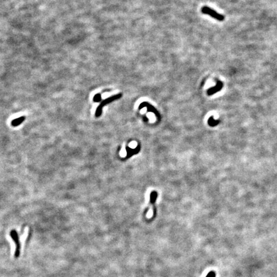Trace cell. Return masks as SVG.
<instances>
[{
    "label": "cell",
    "mask_w": 277,
    "mask_h": 277,
    "mask_svg": "<svg viewBox=\"0 0 277 277\" xmlns=\"http://www.w3.org/2000/svg\"><path fill=\"white\" fill-rule=\"evenodd\" d=\"M121 96H122L121 94H118L112 96H110V97H109V98H108L107 99H105V100H103V102H102V103L100 104V105H99V106L97 107V109L96 110L95 116L96 117H100L102 114V109L105 106V105H107L110 103L111 102H114L115 100H118V99L121 98Z\"/></svg>",
    "instance_id": "1"
},
{
    "label": "cell",
    "mask_w": 277,
    "mask_h": 277,
    "mask_svg": "<svg viewBox=\"0 0 277 277\" xmlns=\"http://www.w3.org/2000/svg\"><path fill=\"white\" fill-rule=\"evenodd\" d=\"M201 12L204 14H208L212 17L217 19L220 21H223L225 19V17L223 15L219 14L217 12H216L212 9H210L208 6H203L201 9Z\"/></svg>",
    "instance_id": "2"
},
{
    "label": "cell",
    "mask_w": 277,
    "mask_h": 277,
    "mask_svg": "<svg viewBox=\"0 0 277 277\" xmlns=\"http://www.w3.org/2000/svg\"><path fill=\"white\" fill-rule=\"evenodd\" d=\"M10 235L12 237V240L14 241V243L16 244L15 258H18L19 255H20V251H21V243H20V241H19V237L18 234L16 232V230H12L10 233Z\"/></svg>",
    "instance_id": "3"
},
{
    "label": "cell",
    "mask_w": 277,
    "mask_h": 277,
    "mask_svg": "<svg viewBox=\"0 0 277 277\" xmlns=\"http://www.w3.org/2000/svg\"><path fill=\"white\" fill-rule=\"evenodd\" d=\"M144 107L147 108V110L148 112H151V113H153L156 116L157 120H160L161 116H160V114L159 113V112H158L157 110V109L154 107H153L152 105H151V104H150L148 102H142V103H141L139 105V106H138V109L141 110V109H143Z\"/></svg>",
    "instance_id": "4"
},
{
    "label": "cell",
    "mask_w": 277,
    "mask_h": 277,
    "mask_svg": "<svg viewBox=\"0 0 277 277\" xmlns=\"http://www.w3.org/2000/svg\"><path fill=\"white\" fill-rule=\"evenodd\" d=\"M223 83H222V82L217 80V83L215 86L211 87L207 90V94L209 96H212V95L217 93V92L220 91L223 89Z\"/></svg>",
    "instance_id": "5"
},
{
    "label": "cell",
    "mask_w": 277,
    "mask_h": 277,
    "mask_svg": "<svg viewBox=\"0 0 277 277\" xmlns=\"http://www.w3.org/2000/svg\"><path fill=\"white\" fill-rule=\"evenodd\" d=\"M25 119H26V117L24 116H21L17 119H15V120H12L11 122L12 126L14 127L19 126V125H20L25 120Z\"/></svg>",
    "instance_id": "6"
},
{
    "label": "cell",
    "mask_w": 277,
    "mask_h": 277,
    "mask_svg": "<svg viewBox=\"0 0 277 277\" xmlns=\"http://www.w3.org/2000/svg\"><path fill=\"white\" fill-rule=\"evenodd\" d=\"M219 123H220V121L215 120L214 119V117H213V116L210 117L209 119V120H208L209 125V126H210V127H214L217 126V125L219 124Z\"/></svg>",
    "instance_id": "7"
},
{
    "label": "cell",
    "mask_w": 277,
    "mask_h": 277,
    "mask_svg": "<svg viewBox=\"0 0 277 277\" xmlns=\"http://www.w3.org/2000/svg\"><path fill=\"white\" fill-rule=\"evenodd\" d=\"M138 148H139V147L137 146V148L135 150H131V148H127V153H128V156L127 157H130L131 155H134V154H135L137 153L138 151H139L140 149H138Z\"/></svg>",
    "instance_id": "8"
},
{
    "label": "cell",
    "mask_w": 277,
    "mask_h": 277,
    "mask_svg": "<svg viewBox=\"0 0 277 277\" xmlns=\"http://www.w3.org/2000/svg\"><path fill=\"white\" fill-rule=\"evenodd\" d=\"M157 195L158 194L157 192H155V191H153V192H151L150 194V203L151 204H153V205H154L155 203Z\"/></svg>",
    "instance_id": "9"
},
{
    "label": "cell",
    "mask_w": 277,
    "mask_h": 277,
    "mask_svg": "<svg viewBox=\"0 0 277 277\" xmlns=\"http://www.w3.org/2000/svg\"><path fill=\"white\" fill-rule=\"evenodd\" d=\"M102 100V96L100 94H96L93 98L94 102H100Z\"/></svg>",
    "instance_id": "10"
}]
</instances>
